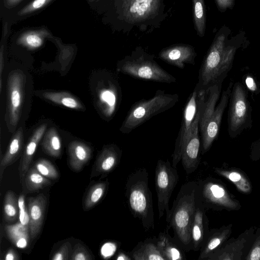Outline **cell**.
<instances>
[{
	"instance_id": "obj_43",
	"label": "cell",
	"mask_w": 260,
	"mask_h": 260,
	"mask_svg": "<svg viewBox=\"0 0 260 260\" xmlns=\"http://www.w3.org/2000/svg\"><path fill=\"white\" fill-rule=\"evenodd\" d=\"M116 260H131L132 258L129 253L127 254L124 252H119L115 257Z\"/></svg>"
},
{
	"instance_id": "obj_39",
	"label": "cell",
	"mask_w": 260,
	"mask_h": 260,
	"mask_svg": "<svg viewBox=\"0 0 260 260\" xmlns=\"http://www.w3.org/2000/svg\"><path fill=\"white\" fill-rule=\"evenodd\" d=\"M250 158L254 161L260 159V137L252 143L250 147Z\"/></svg>"
},
{
	"instance_id": "obj_8",
	"label": "cell",
	"mask_w": 260,
	"mask_h": 260,
	"mask_svg": "<svg viewBox=\"0 0 260 260\" xmlns=\"http://www.w3.org/2000/svg\"><path fill=\"white\" fill-rule=\"evenodd\" d=\"M179 175L177 168L171 165L168 159H158L155 169V186L157 198L159 219L166 214L169 217L170 209L169 201L178 183Z\"/></svg>"
},
{
	"instance_id": "obj_19",
	"label": "cell",
	"mask_w": 260,
	"mask_h": 260,
	"mask_svg": "<svg viewBox=\"0 0 260 260\" xmlns=\"http://www.w3.org/2000/svg\"><path fill=\"white\" fill-rule=\"evenodd\" d=\"M232 224L209 230L200 248L199 260H205L227 241L232 233Z\"/></svg>"
},
{
	"instance_id": "obj_21",
	"label": "cell",
	"mask_w": 260,
	"mask_h": 260,
	"mask_svg": "<svg viewBox=\"0 0 260 260\" xmlns=\"http://www.w3.org/2000/svg\"><path fill=\"white\" fill-rule=\"evenodd\" d=\"M46 128L47 124H43L36 129L25 146L18 167L21 183L30 167L37 147L45 133Z\"/></svg>"
},
{
	"instance_id": "obj_7",
	"label": "cell",
	"mask_w": 260,
	"mask_h": 260,
	"mask_svg": "<svg viewBox=\"0 0 260 260\" xmlns=\"http://www.w3.org/2000/svg\"><path fill=\"white\" fill-rule=\"evenodd\" d=\"M252 111L246 87L239 82L234 83L229 99L228 116V134L231 138L252 127Z\"/></svg>"
},
{
	"instance_id": "obj_40",
	"label": "cell",
	"mask_w": 260,
	"mask_h": 260,
	"mask_svg": "<svg viewBox=\"0 0 260 260\" xmlns=\"http://www.w3.org/2000/svg\"><path fill=\"white\" fill-rule=\"evenodd\" d=\"M216 5L220 11L224 12L227 9H232L236 0H215Z\"/></svg>"
},
{
	"instance_id": "obj_20",
	"label": "cell",
	"mask_w": 260,
	"mask_h": 260,
	"mask_svg": "<svg viewBox=\"0 0 260 260\" xmlns=\"http://www.w3.org/2000/svg\"><path fill=\"white\" fill-rule=\"evenodd\" d=\"M91 156V148L83 142L74 141L68 145V165L73 172H81L88 163Z\"/></svg>"
},
{
	"instance_id": "obj_12",
	"label": "cell",
	"mask_w": 260,
	"mask_h": 260,
	"mask_svg": "<svg viewBox=\"0 0 260 260\" xmlns=\"http://www.w3.org/2000/svg\"><path fill=\"white\" fill-rule=\"evenodd\" d=\"M233 84V81L231 80L226 89L222 92L219 103L201 132L202 154L209 150L218 136L223 114L229 101Z\"/></svg>"
},
{
	"instance_id": "obj_36",
	"label": "cell",
	"mask_w": 260,
	"mask_h": 260,
	"mask_svg": "<svg viewBox=\"0 0 260 260\" xmlns=\"http://www.w3.org/2000/svg\"><path fill=\"white\" fill-rule=\"evenodd\" d=\"M73 249L71 243L66 242L53 254L52 260L70 259Z\"/></svg>"
},
{
	"instance_id": "obj_35",
	"label": "cell",
	"mask_w": 260,
	"mask_h": 260,
	"mask_svg": "<svg viewBox=\"0 0 260 260\" xmlns=\"http://www.w3.org/2000/svg\"><path fill=\"white\" fill-rule=\"evenodd\" d=\"M93 256L84 244L77 243L73 249L70 259L92 260L94 259Z\"/></svg>"
},
{
	"instance_id": "obj_15",
	"label": "cell",
	"mask_w": 260,
	"mask_h": 260,
	"mask_svg": "<svg viewBox=\"0 0 260 260\" xmlns=\"http://www.w3.org/2000/svg\"><path fill=\"white\" fill-rule=\"evenodd\" d=\"M159 6L160 0H124L123 12L128 21L139 22L151 17Z\"/></svg>"
},
{
	"instance_id": "obj_1",
	"label": "cell",
	"mask_w": 260,
	"mask_h": 260,
	"mask_svg": "<svg viewBox=\"0 0 260 260\" xmlns=\"http://www.w3.org/2000/svg\"><path fill=\"white\" fill-rule=\"evenodd\" d=\"M231 29L223 25L215 36L199 70L198 81L195 88L206 91L214 85H222L231 70L236 51L243 44L245 32L241 30L229 38Z\"/></svg>"
},
{
	"instance_id": "obj_25",
	"label": "cell",
	"mask_w": 260,
	"mask_h": 260,
	"mask_svg": "<svg viewBox=\"0 0 260 260\" xmlns=\"http://www.w3.org/2000/svg\"><path fill=\"white\" fill-rule=\"evenodd\" d=\"M214 172L233 183L239 191L245 194L251 192L252 187L251 182L243 171L235 168H215Z\"/></svg>"
},
{
	"instance_id": "obj_42",
	"label": "cell",
	"mask_w": 260,
	"mask_h": 260,
	"mask_svg": "<svg viewBox=\"0 0 260 260\" xmlns=\"http://www.w3.org/2000/svg\"><path fill=\"white\" fill-rule=\"evenodd\" d=\"M4 257L2 258L5 260H18L20 259V256L16 250L10 248L7 249L3 254Z\"/></svg>"
},
{
	"instance_id": "obj_34",
	"label": "cell",
	"mask_w": 260,
	"mask_h": 260,
	"mask_svg": "<svg viewBox=\"0 0 260 260\" xmlns=\"http://www.w3.org/2000/svg\"><path fill=\"white\" fill-rule=\"evenodd\" d=\"M32 167L41 175L50 180L59 178V173L55 166L48 160L41 158L36 161Z\"/></svg>"
},
{
	"instance_id": "obj_29",
	"label": "cell",
	"mask_w": 260,
	"mask_h": 260,
	"mask_svg": "<svg viewBox=\"0 0 260 260\" xmlns=\"http://www.w3.org/2000/svg\"><path fill=\"white\" fill-rule=\"evenodd\" d=\"M21 184L25 192L32 193L51 185L52 181L41 175L33 167H30Z\"/></svg>"
},
{
	"instance_id": "obj_6",
	"label": "cell",
	"mask_w": 260,
	"mask_h": 260,
	"mask_svg": "<svg viewBox=\"0 0 260 260\" xmlns=\"http://www.w3.org/2000/svg\"><path fill=\"white\" fill-rule=\"evenodd\" d=\"M196 204L206 209L216 210H238L241 205L223 183L215 178H208L197 182Z\"/></svg>"
},
{
	"instance_id": "obj_2",
	"label": "cell",
	"mask_w": 260,
	"mask_h": 260,
	"mask_svg": "<svg viewBox=\"0 0 260 260\" xmlns=\"http://www.w3.org/2000/svg\"><path fill=\"white\" fill-rule=\"evenodd\" d=\"M197 182L190 181L181 187L166 219L167 228H172L174 239L185 250H192L191 228L196 205L195 191Z\"/></svg>"
},
{
	"instance_id": "obj_27",
	"label": "cell",
	"mask_w": 260,
	"mask_h": 260,
	"mask_svg": "<svg viewBox=\"0 0 260 260\" xmlns=\"http://www.w3.org/2000/svg\"><path fill=\"white\" fill-rule=\"evenodd\" d=\"M167 228L164 232H160L157 238L158 244L166 260L185 259L183 249L168 233Z\"/></svg>"
},
{
	"instance_id": "obj_18",
	"label": "cell",
	"mask_w": 260,
	"mask_h": 260,
	"mask_svg": "<svg viewBox=\"0 0 260 260\" xmlns=\"http://www.w3.org/2000/svg\"><path fill=\"white\" fill-rule=\"evenodd\" d=\"M158 56L167 63L183 69L186 64H194L196 53L192 47L179 45L162 50Z\"/></svg>"
},
{
	"instance_id": "obj_3",
	"label": "cell",
	"mask_w": 260,
	"mask_h": 260,
	"mask_svg": "<svg viewBox=\"0 0 260 260\" xmlns=\"http://www.w3.org/2000/svg\"><path fill=\"white\" fill-rule=\"evenodd\" d=\"M125 195L132 215L140 220L145 231L153 230L152 194L149 187L148 173L145 168H139L129 175Z\"/></svg>"
},
{
	"instance_id": "obj_16",
	"label": "cell",
	"mask_w": 260,
	"mask_h": 260,
	"mask_svg": "<svg viewBox=\"0 0 260 260\" xmlns=\"http://www.w3.org/2000/svg\"><path fill=\"white\" fill-rule=\"evenodd\" d=\"M47 200L43 193L27 199V209L31 240H35L42 231L46 211Z\"/></svg>"
},
{
	"instance_id": "obj_32",
	"label": "cell",
	"mask_w": 260,
	"mask_h": 260,
	"mask_svg": "<svg viewBox=\"0 0 260 260\" xmlns=\"http://www.w3.org/2000/svg\"><path fill=\"white\" fill-rule=\"evenodd\" d=\"M3 214L5 220L8 223L15 221L19 217L18 199L15 193L11 190H8L5 193Z\"/></svg>"
},
{
	"instance_id": "obj_44",
	"label": "cell",
	"mask_w": 260,
	"mask_h": 260,
	"mask_svg": "<svg viewBox=\"0 0 260 260\" xmlns=\"http://www.w3.org/2000/svg\"><path fill=\"white\" fill-rule=\"evenodd\" d=\"M46 0H35L32 3V7L35 9L41 7L45 3Z\"/></svg>"
},
{
	"instance_id": "obj_26",
	"label": "cell",
	"mask_w": 260,
	"mask_h": 260,
	"mask_svg": "<svg viewBox=\"0 0 260 260\" xmlns=\"http://www.w3.org/2000/svg\"><path fill=\"white\" fill-rule=\"evenodd\" d=\"M5 231L9 240L16 247L24 249L31 240L29 225L18 222L16 224H6Z\"/></svg>"
},
{
	"instance_id": "obj_11",
	"label": "cell",
	"mask_w": 260,
	"mask_h": 260,
	"mask_svg": "<svg viewBox=\"0 0 260 260\" xmlns=\"http://www.w3.org/2000/svg\"><path fill=\"white\" fill-rule=\"evenodd\" d=\"M98 106L107 119L115 114L121 103L122 92L118 81L111 75L101 81L98 90Z\"/></svg>"
},
{
	"instance_id": "obj_31",
	"label": "cell",
	"mask_w": 260,
	"mask_h": 260,
	"mask_svg": "<svg viewBox=\"0 0 260 260\" xmlns=\"http://www.w3.org/2000/svg\"><path fill=\"white\" fill-rule=\"evenodd\" d=\"M42 149L47 155L59 157L61 153V139L56 129L51 127L45 134L42 142Z\"/></svg>"
},
{
	"instance_id": "obj_37",
	"label": "cell",
	"mask_w": 260,
	"mask_h": 260,
	"mask_svg": "<svg viewBox=\"0 0 260 260\" xmlns=\"http://www.w3.org/2000/svg\"><path fill=\"white\" fill-rule=\"evenodd\" d=\"M243 84L253 94L257 95L260 93V88L253 76L250 73L245 74L242 77Z\"/></svg>"
},
{
	"instance_id": "obj_38",
	"label": "cell",
	"mask_w": 260,
	"mask_h": 260,
	"mask_svg": "<svg viewBox=\"0 0 260 260\" xmlns=\"http://www.w3.org/2000/svg\"><path fill=\"white\" fill-rule=\"evenodd\" d=\"M257 232L258 234L248 254L245 257V260H260V232Z\"/></svg>"
},
{
	"instance_id": "obj_33",
	"label": "cell",
	"mask_w": 260,
	"mask_h": 260,
	"mask_svg": "<svg viewBox=\"0 0 260 260\" xmlns=\"http://www.w3.org/2000/svg\"><path fill=\"white\" fill-rule=\"evenodd\" d=\"M193 17L198 34L204 35L206 27L205 8L204 0H193Z\"/></svg>"
},
{
	"instance_id": "obj_41",
	"label": "cell",
	"mask_w": 260,
	"mask_h": 260,
	"mask_svg": "<svg viewBox=\"0 0 260 260\" xmlns=\"http://www.w3.org/2000/svg\"><path fill=\"white\" fill-rule=\"evenodd\" d=\"M26 42L29 46L32 48H37L42 45V41L38 36L30 35L26 37Z\"/></svg>"
},
{
	"instance_id": "obj_9",
	"label": "cell",
	"mask_w": 260,
	"mask_h": 260,
	"mask_svg": "<svg viewBox=\"0 0 260 260\" xmlns=\"http://www.w3.org/2000/svg\"><path fill=\"white\" fill-rule=\"evenodd\" d=\"M25 76L21 71L11 72L7 84L5 121L11 132L17 125L21 113L24 94Z\"/></svg>"
},
{
	"instance_id": "obj_4",
	"label": "cell",
	"mask_w": 260,
	"mask_h": 260,
	"mask_svg": "<svg viewBox=\"0 0 260 260\" xmlns=\"http://www.w3.org/2000/svg\"><path fill=\"white\" fill-rule=\"evenodd\" d=\"M178 101L179 95L176 93L157 90L152 98L138 101L132 105L120 127V131L123 134L130 133L152 117L173 107Z\"/></svg>"
},
{
	"instance_id": "obj_10",
	"label": "cell",
	"mask_w": 260,
	"mask_h": 260,
	"mask_svg": "<svg viewBox=\"0 0 260 260\" xmlns=\"http://www.w3.org/2000/svg\"><path fill=\"white\" fill-rule=\"evenodd\" d=\"M198 95V91L194 88L183 110L181 127L172 155V166L175 168H177V165L181 160L183 149L191 134L192 123L197 112Z\"/></svg>"
},
{
	"instance_id": "obj_28",
	"label": "cell",
	"mask_w": 260,
	"mask_h": 260,
	"mask_svg": "<svg viewBox=\"0 0 260 260\" xmlns=\"http://www.w3.org/2000/svg\"><path fill=\"white\" fill-rule=\"evenodd\" d=\"M109 185L107 179L99 181L88 187L86 190L82 200V206L85 211L92 209L106 194Z\"/></svg>"
},
{
	"instance_id": "obj_23",
	"label": "cell",
	"mask_w": 260,
	"mask_h": 260,
	"mask_svg": "<svg viewBox=\"0 0 260 260\" xmlns=\"http://www.w3.org/2000/svg\"><path fill=\"white\" fill-rule=\"evenodd\" d=\"M196 209L191 228L192 250L198 251L203 244L209 231L208 220L205 214V209L196 204Z\"/></svg>"
},
{
	"instance_id": "obj_30",
	"label": "cell",
	"mask_w": 260,
	"mask_h": 260,
	"mask_svg": "<svg viewBox=\"0 0 260 260\" xmlns=\"http://www.w3.org/2000/svg\"><path fill=\"white\" fill-rule=\"evenodd\" d=\"M42 96L46 99L58 105L76 110L83 108L80 102L71 93L65 91H45Z\"/></svg>"
},
{
	"instance_id": "obj_14",
	"label": "cell",
	"mask_w": 260,
	"mask_h": 260,
	"mask_svg": "<svg viewBox=\"0 0 260 260\" xmlns=\"http://www.w3.org/2000/svg\"><path fill=\"white\" fill-rule=\"evenodd\" d=\"M122 151L116 145L111 144L105 146L99 154L91 169L90 179L101 176H107L119 165Z\"/></svg>"
},
{
	"instance_id": "obj_17",
	"label": "cell",
	"mask_w": 260,
	"mask_h": 260,
	"mask_svg": "<svg viewBox=\"0 0 260 260\" xmlns=\"http://www.w3.org/2000/svg\"><path fill=\"white\" fill-rule=\"evenodd\" d=\"M251 229L245 231L237 239L229 240L206 260H241L243 249L253 233Z\"/></svg>"
},
{
	"instance_id": "obj_13",
	"label": "cell",
	"mask_w": 260,
	"mask_h": 260,
	"mask_svg": "<svg viewBox=\"0 0 260 260\" xmlns=\"http://www.w3.org/2000/svg\"><path fill=\"white\" fill-rule=\"evenodd\" d=\"M200 112H197L193 120L190 136L187 141L181 155L183 168L187 175L194 172L200 162L201 144L199 136Z\"/></svg>"
},
{
	"instance_id": "obj_5",
	"label": "cell",
	"mask_w": 260,
	"mask_h": 260,
	"mask_svg": "<svg viewBox=\"0 0 260 260\" xmlns=\"http://www.w3.org/2000/svg\"><path fill=\"white\" fill-rule=\"evenodd\" d=\"M116 71L136 79L171 84L176 79L163 69L154 59L153 55L140 51L120 60Z\"/></svg>"
},
{
	"instance_id": "obj_22",
	"label": "cell",
	"mask_w": 260,
	"mask_h": 260,
	"mask_svg": "<svg viewBox=\"0 0 260 260\" xmlns=\"http://www.w3.org/2000/svg\"><path fill=\"white\" fill-rule=\"evenodd\" d=\"M157 238H149L137 245L128 252L134 260H166L158 244Z\"/></svg>"
},
{
	"instance_id": "obj_24",
	"label": "cell",
	"mask_w": 260,
	"mask_h": 260,
	"mask_svg": "<svg viewBox=\"0 0 260 260\" xmlns=\"http://www.w3.org/2000/svg\"><path fill=\"white\" fill-rule=\"evenodd\" d=\"M23 143V134L20 127L12 136L8 148L0 162V179H3L5 169L14 164L19 157Z\"/></svg>"
}]
</instances>
